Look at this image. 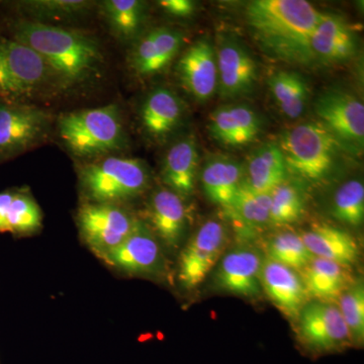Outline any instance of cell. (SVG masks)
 Instances as JSON below:
<instances>
[{
  "label": "cell",
  "instance_id": "7a4b0ae2",
  "mask_svg": "<svg viewBox=\"0 0 364 364\" xmlns=\"http://www.w3.org/2000/svg\"><path fill=\"white\" fill-rule=\"evenodd\" d=\"M246 21L263 49L286 61L314 59L311 38L322 13L305 0H253Z\"/></svg>",
  "mask_w": 364,
  "mask_h": 364
},
{
  "label": "cell",
  "instance_id": "d590c367",
  "mask_svg": "<svg viewBox=\"0 0 364 364\" xmlns=\"http://www.w3.org/2000/svg\"><path fill=\"white\" fill-rule=\"evenodd\" d=\"M158 4L165 13L178 18H186L196 9V4L191 0H161Z\"/></svg>",
  "mask_w": 364,
  "mask_h": 364
},
{
  "label": "cell",
  "instance_id": "8d00e7d4",
  "mask_svg": "<svg viewBox=\"0 0 364 364\" xmlns=\"http://www.w3.org/2000/svg\"><path fill=\"white\" fill-rule=\"evenodd\" d=\"M16 188L0 193V233H7L6 217L9 205L13 200Z\"/></svg>",
  "mask_w": 364,
  "mask_h": 364
},
{
  "label": "cell",
  "instance_id": "44dd1931",
  "mask_svg": "<svg viewBox=\"0 0 364 364\" xmlns=\"http://www.w3.org/2000/svg\"><path fill=\"white\" fill-rule=\"evenodd\" d=\"M314 59L339 62L350 59L356 50V38L343 18L322 14L311 38Z\"/></svg>",
  "mask_w": 364,
  "mask_h": 364
},
{
  "label": "cell",
  "instance_id": "cb8c5ba5",
  "mask_svg": "<svg viewBox=\"0 0 364 364\" xmlns=\"http://www.w3.org/2000/svg\"><path fill=\"white\" fill-rule=\"evenodd\" d=\"M301 275L310 298L329 303L339 299L353 282L349 267L318 257H314Z\"/></svg>",
  "mask_w": 364,
  "mask_h": 364
},
{
  "label": "cell",
  "instance_id": "d6986e66",
  "mask_svg": "<svg viewBox=\"0 0 364 364\" xmlns=\"http://www.w3.org/2000/svg\"><path fill=\"white\" fill-rule=\"evenodd\" d=\"M260 130V117L247 105H223L208 119L210 135L227 146L247 145L257 138Z\"/></svg>",
  "mask_w": 364,
  "mask_h": 364
},
{
  "label": "cell",
  "instance_id": "1f68e13d",
  "mask_svg": "<svg viewBox=\"0 0 364 364\" xmlns=\"http://www.w3.org/2000/svg\"><path fill=\"white\" fill-rule=\"evenodd\" d=\"M267 254L268 259L296 272L303 270L314 258L301 235L293 232H284L270 238L267 244Z\"/></svg>",
  "mask_w": 364,
  "mask_h": 364
},
{
  "label": "cell",
  "instance_id": "2e32d148",
  "mask_svg": "<svg viewBox=\"0 0 364 364\" xmlns=\"http://www.w3.org/2000/svg\"><path fill=\"white\" fill-rule=\"evenodd\" d=\"M260 282L262 291L287 317L296 318L310 301L301 275L293 268L268 258L263 260Z\"/></svg>",
  "mask_w": 364,
  "mask_h": 364
},
{
  "label": "cell",
  "instance_id": "5bb4252c",
  "mask_svg": "<svg viewBox=\"0 0 364 364\" xmlns=\"http://www.w3.org/2000/svg\"><path fill=\"white\" fill-rule=\"evenodd\" d=\"M215 56L222 97H239L252 90L257 80V64L243 45L232 38H221Z\"/></svg>",
  "mask_w": 364,
  "mask_h": 364
},
{
  "label": "cell",
  "instance_id": "7c38bea8",
  "mask_svg": "<svg viewBox=\"0 0 364 364\" xmlns=\"http://www.w3.org/2000/svg\"><path fill=\"white\" fill-rule=\"evenodd\" d=\"M315 112L320 123L340 142L363 146L364 105L359 98L340 90H329L316 100Z\"/></svg>",
  "mask_w": 364,
  "mask_h": 364
},
{
  "label": "cell",
  "instance_id": "ac0fdd59",
  "mask_svg": "<svg viewBox=\"0 0 364 364\" xmlns=\"http://www.w3.org/2000/svg\"><path fill=\"white\" fill-rule=\"evenodd\" d=\"M183 35L169 28H158L146 33L134 46L131 68L139 76H151L164 71L181 51Z\"/></svg>",
  "mask_w": 364,
  "mask_h": 364
},
{
  "label": "cell",
  "instance_id": "603a6c76",
  "mask_svg": "<svg viewBox=\"0 0 364 364\" xmlns=\"http://www.w3.org/2000/svg\"><path fill=\"white\" fill-rule=\"evenodd\" d=\"M183 116L181 98L167 88H156L141 107V123L153 138L162 140L176 130Z\"/></svg>",
  "mask_w": 364,
  "mask_h": 364
},
{
  "label": "cell",
  "instance_id": "8fae6325",
  "mask_svg": "<svg viewBox=\"0 0 364 364\" xmlns=\"http://www.w3.org/2000/svg\"><path fill=\"white\" fill-rule=\"evenodd\" d=\"M102 260L117 272L130 277H156L165 268L159 240L140 219L128 238Z\"/></svg>",
  "mask_w": 364,
  "mask_h": 364
},
{
  "label": "cell",
  "instance_id": "4316f807",
  "mask_svg": "<svg viewBox=\"0 0 364 364\" xmlns=\"http://www.w3.org/2000/svg\"><path fill=\"white\" fill-rule=\"evenodd\" d=\"M270 208V193H257L243 181L233 200L225 208L244 229L257 230L269 224Z\"/></svg>",
  "mask_w": 364,
  "mask_h": 364
},
{
  "label": "cell",
  "instance_id": "d4e9b609",
  "mask_svg": "<svg viewBox=\"0 0 364 364\" xmlns=\"http://www.w3.org/2000/svg\"><path fill=\"white\" fill-rule=\"evenodd\" d=\"M289 171L279 145L268 143L254 151L244 170V182L253 191L270 193L287 181Z\"/></svg>",
  "mask_w": 364,
  "mask_h": 364
},
{
  "label": "cell",
  "instance_id": "277c9868",
  "mask_svg": "<svg viewBox=\"0 0 364 364\" xmlns=\"http://www.w3.org/2000/svg\"><path fill=\"white\" fill-rule=\"evenodd\" d=\"M149 181L147 165L136 158L105 156L88 163L79 172L86 203L122 205L142 195Z\"/></svg>",
  "mask_w": 364,
  "mask_h": 364
},
{
  "label": "cell",
  "instance_id": "52a82bcc",
  "mask_svg": "<svg viewBox=\"0 0 364 364\" xmlns=\"http://www.w3.org/2000/svg\"><path fill=\"white\" fill-rule=\"evenodd\" d=\"M50 77L44 60L32 48L0 38V100L21 102Z\"/></svg>",
  "mask_w": 364,
  "mask_h": 364
},
{
  "label": "cell",
  "instance_id": "9a60e30c",
  "mask_svg": "<svg viewBox=\"0 0 364 364\" xmlns=\"http://www.w3.org/2000/svg\"><path fill=\"white\" fill-rule=\"evenodd\" d=\"M145 223L167 248H179L188 225L183 198L166 188L157 189L151 196L146 208Z\"/></svg>",
  "mask_w": 364,
  "mask_h": 364
},
{
  "label": "cell",
  "instance_id": "d6a6232c",
  "mask_svg": "<svg viewBox=\"0 0 364 364\" xmlns=\"http://www.w3.org/2000/svg\"><path fill=\"white\" fill-rule=\"evenodd\" d=\"M270 225L286 226L298 222L305 212L303 193L293 183L284 181L270 193Z\"/></svg>",
  "mask_w": 364,
  "mask_h": 364
},
{
  "label": "cell",
  "instance_id": "ba28073f",
  "mask_svg": "<svg viewBox=\"0 0 364 364\" xmlns=\"http://www.w3.org/2000/svg\"><path fill=\"white\" fill-rule=\"evenodd\" d=\"M296 320L299 342L312 355L336 353L353 345L338 306L333 303L309 301Z\"/></svg>",
  "mask_w": 364,
  "mask_h": 364
},
{
  "label": "cell",
  "instance_id": "83f0119b",
  "mask_svg": "<svg viewBox=\"0 0 364 364\" xmlns=\"http://www.w3.org/2000/svg\"><path fill=\"white\" fill-rule=\"evenodd\" d=\"M102 13L114 37L127 42L135 39L142 30L146 4L139 0H105Z\"/></svg>",
  "mask_w": 364,
  "mask_h": 364
},
{
  "label": "cell",
  "instance_id": "6da1fadb",
  "mask_svg": "<svg viewBox=\"0 0 364 364\" xmlns=\"http://www.w3.org/2000/svg\"><path fill=\"white\" fill-rule=\"evenodd\" d=\"M11 39L32 48L61 87L83 85L100 73L104 62L97 41L81 31L28 20L13 25Z\"/></svg>",
  "mask_w": 364,
  "mask_h": 364
},
{
  "label": "cell",
  "instance_id": "3957f363",
  "mask_svg": "<svg viewBox=\"0 0 364 364\" xmlns=\"http://www.w3.org/2000/svg\"><path fill=\"white\" fill-rule=\"evenodd\" d=\"M60 138L72 154L97 160L121 149L123 124L116 105L66 112L58 119Z\"/></svg>",
  "mask_w": 364,
  "mask_h": 364
},
{
  "label": "cell",
  "instance_id": "836d02e7",
  "mask_svg": "<svg viewBox=\"0 0 364 364\" xmlns=\"http://www.w3.org/2000/svg\"><path fill=\"white\" fill-rule=\"evenodd\" d=\"M332 215L350 227H359L364 220V186L363 182L352 179L342 184L332 203Z\"/></svg>",
  "mask_w": 364,
  "mask_h": 364
},
{
  "label": "cell",
  "instance_id": "f546056e",
  "mask_svg": "<svg viewBox=\"0 0 364 364\" xmlns=\"http://www.w3.org/2000/svg\"><path fill=\"white\" fill-rule=\"evenodd\" d=\"M43 214L30 191L16 188L7 212V233L14 237L31 236L42 228Z\"/></svg>",
  "mask_w": 364,
  "mask_h": 364
},
{
  "label": "cell",
  "instance_id": "484cf974",
  "mask_svg": "<svg viewBox=\"0 0 364 364\" xmlns=\"http://www.w3.org/2000/svg\"><path fill=\"white\" fill-rule=\"evenodd\" d=\"M244 170L240 163L230 158L208 160L200 176L205 196L210 202L227 208L244 181Z\"/></svg>",
  "mask_w": 364,
  "mask_h": 364
},
{
  "label": "cell",
  "instance_id": "4fadbf2b",
  "mask_svg": "<svg viewBox=\"0 0 364 364\" xmlns=\"http://www.w3.org/2000/svg\"><path fill=\"white\" fill-rule=\"evenodd\" d=\"M264 258L255 249L237 247L225 254L218 263L215 289L233 296L256 299L262 293L260 272Z\"/></svg>",
  "mask_w": 364,
  "mask_h": 364
},
{
  "label": "cell",
  "instance_id": "e575fe53",
  "mask_svg": "<svg viewBox=\"0 0 364 364\" xmlns=\"http://www.w3.org/2000/svg\"><path fill=\"white\" fill-rule=\"evenodd\" d=\"M338 309L352 343L360 346L364 339V287L360 279L353 282L338 299Z\"/></svg>",
  "mask_w": 364,
  "mask_h": 364
},
{
  "label": "cell",
  "instance_id": "7402d4cb",
  "mask_svg": "<svg viewBox=\"0 0 364 364\" xmlns=\"http://www.w3.org/2000/svg\"><path fill=\"white\" fill-rule=\"evenodd\" d=\"M198 146L193 136H186L170 147L162 165V181L166 188L188 198L193 193L198 176Z\"/></svg>",
  "mask_w": 364,
  "mask_h": 364
},
{
  "label": "cell",
  "instance_id": "30bf717a",
  "mask_svg": "<svg viewBox=\"0 0 364 364\" xmlns=\"http://www.w3.org/2000/svg\"><path fill=\"white\" fill-rule=\"evenodd\" d=\"M226 228L217 220L200 226L181 251L178 260L179 284L186 289L200 286L221 260L226 248Z\"/></svg>",
  "mask_w": 364,
  "mask_h": 364
},
{
  "label": "cell",
  "instance_id": "4dcf8cb0",
  "mask_svg": "<svg viewBox=\"0 0 364 364\" xmlns=\"http://www.w3.org/2000/svg\"><path fill=\"white\" fill-rule=\"evenodd\" d=\"M28 21L46 23L47 21H65L87 13L93 2L86 0H28L18 4Z\"/></svg>",
  "mask_w": 364,
  "mask_h": 364
},
{
  "label": "cell",
  "instance_id": "ffe728a7",
  "mask_svg": "<svg viewBox=\"0 0 364 364\" xmlns=\"http://www.w3.org/2000/svg\"><path fill=\"white\" fill-rule=\"evenodd\" d=\"M301 237L314 257L350 267L360 255L355 238L344 230L331 225L324 223L312 225Z\"/></svg>",
  "mask_w": 364,
  "mask_h": 364
},
{
  "label": "cell",
  "instance_id": "9c48e42d",
  "mask_svg": "<svg viewBox=\"0 0 364 364\" xmlns=\"http://www.w3.org/2000/svg\"><path fill=\"white\" fill-rule=\"evenodd\" d=\"M50 126V116L37 107L0 100V163L30 150L41 142Z\"/></svg>",
  "mask_w": 364,
  "mask_h": 364
},
{
  "label": "cell",
  "instance_id": "5b68a950",
  "mask_svg": "<svg viewBox=\"0 0 364 364\" xmlns=\"http://www.w3.org/2000/svg\"><path fill=\"white\" fill-rule=\"evenodd\" d=\"M277 145L287 171L310 181L329 176L340 149L338 139L317 122L299 124L284 131Z\"/></svg>",
  "mask_w": 364,
  "mask_h": 364
},
{
  "label": "cell",
  "instance_id": "e0dca14e",
  "mask_svg": "<svg viewBox=\"0 0 364 364\" xmlns=\"http://www.w3.org/2000/svg\"><path fill=\"white\" fill-rule=\"evenodd\" d=\"M177 74L184 90L198 102H207L218 88L215 49L207 40L191 46L177 64Z\"/></svg>",
  "mask_w": 364,
  "mask_h": 364
},
{
  "label": "cell",
  "instance_id": "8992f818",
  "mask_svg": "<svg viewBox=\"0 0 364 364\" xmlns=\"http://www.w3.org/2000/svg\"><path fill=\"white\" fill-rule=\"evenodd\" d=\"M136 221L138 218L116 203L85 202L76 217L83 243L100 259L128 238Z\"/></svg>",
  "mask_w": 364,
  "mask_h": 364
},
{
  "label": "cell",
  "instance_id": "f1b7e54d",
  "mask_svg": "<svg viewBox=\"0 0 364 364\" xmlns=\"http://www.w3.org/2000/svg\"><path fill=\"white\" fill-rule=\"evenodd\" d=\"M268 86L277 105L289 119H296L305 111L310 91L299 74L277 72L268 79Z\"/></svg>",
  "mask_w": 364,
  "mask_h": 364
}]
</instances>
